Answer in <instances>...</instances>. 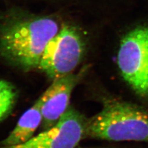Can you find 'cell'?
I'll list each match as a JSON object with an SVG mask.
<instances>
[{
	"label": "cell",
	"mask_w": 148,
	"mask_h": 148,
	"mask_svg": "<svg viewBox=\"0 0 148 148\" xmlns=\"http://www.w3.org/2000/svg\"><path fill=\"white\" fill-rule=\"evenodd\" d=\"M60 29L49 16L12 17L0 27V54L25 70L38 68L46 46Z\"/></svg>",
	"instance_id": "cell-1"
},
{
	"label": "cell",
	"mask_w": 148,
	"mask_h": 148,
	"mask_svg": "<svg viewBox=\"0 0 148 148\" xmlns=\"http://www.w3.org/2000/svg\"><path fill=\"white\" fill-rule=\"evenodd\" d=\"M86 137L122 141H148V111L126 102H104L99 113L87 119Z\"/></svg>",
	"instance_id": "cell-2"
},
{
	"label": "cell",
	"mask_w": 148,
	"mask_h": 148,
	"mask_svg": "<svg viewBox=\"0 0 148 148\" xmlns=\"http://www.w3.org/2000/svg\"><path fill=\"white\" fill-rule=\"evenodd\" d=\"M117 64L124 80L134 91L148 98V24L135 28L123 37Z\"/></svg>",
	"instance_id": "cell-3"
},
{
	"label": "cell",
	"mask_w": 148,
	"mask_h": 148,
	"mask_svg": "<svg viewBox=\"0 0 148 148\" xmlns=\"http://www.w3.org/2000/svg\"><path fill=\"white\" fill-rule=\"evenodd\" d=\"M84 50L79 32L72 26H63L46 46L38 68L53 80L61 78L73 72Z\"/></svg>",
	"instance_id": "cell-4"
},
{
	"label": "cell",
	"mask_w": 148,
	"mask_h": 148,
	"mask_svg": "<svg viewBox=\"0 0 148 148\" xmlns=\"http://www.w3.org/2000/svg\"><path fill=\"white\" fill-rule=\"evenodd\" d=\"M86 121L84 115L69 106L52 127L23 144L0 148H75L86 138Z\"/></svg>",
	"instance_id": "cell-5"
},
{
	"label": "cell",
	"mask_w": 148,
	"mask_h": 148,
	"mask_svg": "<svg viewBox=\"0 0 148 148\" xmlns=\"http://www.w3.org/2000/svg\"><path fill=\"white\" fill-rule=\"evenodd\" d=\"M86 71L87 68L83 67L76 73L72 72L53 80L51 85L38 99L44 130L54 125L67 110L72 91Z\"/></svg>",
	"instance_id": "cell-6"
},
{
	"label": "cell",
	"mask_w": 148,
	"mask_h": 148,
	"mask_svg": "<svg viewBox=\"0 0 148 148\" xmlns=\"http://www.w3.org/2000/svg\"><path fill=\"white\" fill-rule=\"evenodd\" d=\"M42 121L38 99L25 112L18 120L9 135L0 143V146H11L23 144L34 137Z\"/></svg>",
	"instance_id": "cell-7"
},
{
	"label": "cell",
	"mask_w": 148,
	"mask_h": 148,
	"mask_svg": "<svg viewBox=\"0 0 148 148\" xmlns=\"http://www.w3.org/2000/svg\"><path fill=\"white\" fill-rule=\"evenodd\" d=\"M16 96L14 86L7 81L0 80V121L10 112Z\"/></svg>",
	"instance_id": "cell-8"
},
{
	"label": "cell",
	"mask_w": 148,
	"mask_h": 148,
	"mask_svg": "<svg viewBox=\"0 0 148 148\" xmlns=\"http://www.w3.org/2000/svg\"><path fill=\"white\" fill-rule=\"evenodd\" d=\"M80 148H83V147H80Z\"/></svg>",
	"instance_id": "cell-9"
}]
</instances>
